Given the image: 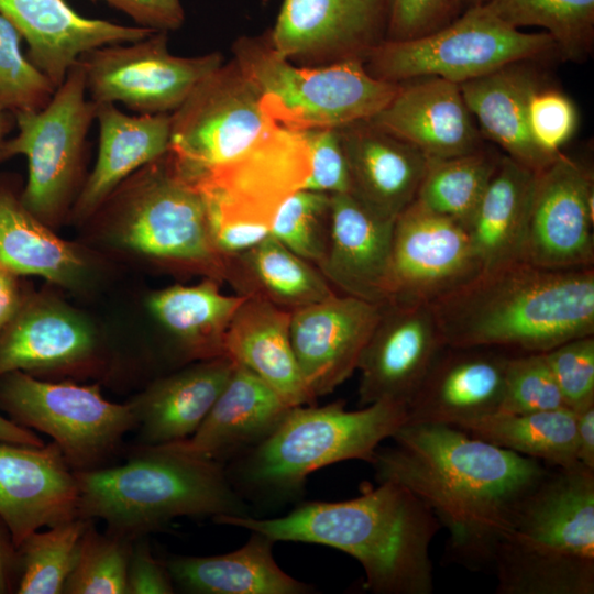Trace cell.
<instances>
[{"instance_id": "obj_10", "label": "cell", "mask_w": 594, "mask_h": 594, "mask_svg": "<svg viewBox=\"0 0 594 594\" xmlns=\"http://www.w3.org/2000/svg\"><path fill=\"white\" fill-rule=\"evenodd\" d=\"M556 47L548 33L522 32L476 4L435 32L384 40L369 53L364 66L373 77L395 84L420 77L461 84Z\"/></svg>"}, {"instance_id": "obj_48", "label": "cell", "mask_w": 594, "mask_h": 594, "mask_svg": "<svg viewBox=\"0 0 594 594\" xmlns=\"http://www.w3.org/2000/svg\"><path fill=\"white\" fill-rule=\"evenodd\" d=\"M175 586L165 562L152 553L145 536L135 538L128 565L125 594H172Z\"/></svg>"}, {"instance_id": "obj_49", "label": "cell", "mask_w": 594, "mask_h": 594, "mask_svg": "<svg viewBox=\"0 0 594 594\" xmlns=\"http://www.w3.org/2000/svg\"><path fill=\"white\" fill-rule=\"evenodd\" d=\"M102 1L128 15L135 25L155 32L176 31L186 20L180 0H91Z\"/></svg>"}, {"instance_id": "obj_29", "label": "cell", "mask_w": 594, "mask_h": 594, "mask_svg": "<svg viewBox=\"0 0 594 594\" xmlns=\"http://www.w3.org/2000/svg\"><path fill=\"white\" fill-rule=\"evenodd\" d=\"M224 354L289 406L314 404L290 339V311L264 299L244 296L228 328Z\"/></svg>"}, {"instance_id": "obj_6", "label": "cell", "mask_w": 594, "mask_h": 594, "mask_svg": "<svg viewBox=\"0 0 594 594\" xmlns=\"http://www.w3.org/2000/svg\"><path fill=\"white\" fill-rule=\"evenodd\" d=\"M406 421L407 406L387 400L358 410H346L343 402L294 406L262 442L227 463L226 472L246 502L282 503L300 495L319 469L370 462Z\"/></svg>"}, {"instance_id": "obj_41", "label": "cell", "mask_w": 594, "mask_h": 594, "mask_svg": "<svg viewBox=\"0 0 594 594\" xmlns=\"http://www.w3.org/2000/svg\"><path fill=\"white\" fill-rule=\"evenodd\" d=\"M330 230L331 195L302 188L278 207L270 233L318 267L328 251Z\"/></svg>"}, {"instance_id": "obj_43", "label": "cell", "mask_w": 594, "mask_h": 594, "mask_svg": "<svg viewBox=\"0 0 594 594\" xmlns=\"http://www.w3.org/2000/svg\"><path fill=\"white\" fill-rule=\"evenodd\" d=\"M562 407L563 397L544 352L508 355L498 413L527 414Z\"/></svg>"}, {"instance_id": "obj_35", "label": "cell", "mask_w": 594, "mask_h": 594, "mask_svg": "<svg viewBox=\"0 0 594 594\" xmlns=\"http://www.w3.org/2000/svg\"><path fill=\"white\" fill-rule=\"evenodd\" d=\"M0 265L15 275H35L66 288L88 276V264L72 243L31 213L12 189L0 185Z\"/></svg>"}, {"instance_id": "obj_25", "label": "cell", "mask_w": 594, "mask_h": 594, "mask_svg": "<svg viewBox=\"0 0 594 594\" xmlns=\"http://www.w3.org/2000/svg\"><path fill=\"white\" fill-rule=\"evenodd\" d=\"M351 194L377 216L396 218L416 199L429 158L370 120L337 128Z\"/></svg>"}, {"instance_id": "obj_54", "label": "cell", "mask_w": 594, "mask_h": 594, "mask_svg": "<svg viewBox=\"0 0 594 594\" xmlns=\"http://www.w3.org/2000/svg\"><path fill=\"white\" fill-rule=\"evenodd\" d=\"M13 125H15L14 117L8 112L0 111V150L4 141L8 139Z\"/></svg>"}, {"instance_id": "obj_27", "label": "cell", "mask_w": 594, "mask_h": 594, "mask_svg": "<svg viewBox=\"0 0 594 594\" xmlns=\"http://www.w3.org/2000/svg\"><path fill=\"white\" fill-rule=\"evenodd\" d=\"M234 366L228 356L193 362L154 381L129 402L136 418L139 447L165 446L193 436Z\"/></svg>"}, {"instance_id": "obj_30", "label": "cell", "mask_w": 594, "mask_h": 594, "mask_svg": "<svg viewBox=\"0 0 594 594\" xmlns=\"http://www.w3.org/2000/svg\"><path fill=\"white\" fill-rule=\"evenodd\" d=\"M276 541L258 531L239 549L217 556H174L165 561L175 588L189 594H309L314 586L276 562Z\"/></svg>"}, {"instance_id": "obj_9", "label": "cell", "mask_w": 594, "mask_h": 594, "mask_svg": "<svg viewBox=\"0 0 594 594\" xmlns=\"http://www.w3.org/2000/svg\"><path fill=\"white\" fill-rule=\"evenodd\" d=\"M280 125L231 59L199 82L170 114L168 154L177 172L199 187L242 161Z\"/></svg>"}, {"instance_id": "obj_40", "label": "cell", "mask_w": 594, "mask_h": 594, "mask_svg": "<svg viewBox=\"0 0 594 594\" xmlns=\"http://www.w3.org/2000/svg\"><path fill=\"white\" fill-rule=\"evenodd\" d=\"M130 539L86 528L64 594H125Z\"/></svg>"}, {"instance_id": "obj_32", "label": "cell", "mask_w": 594, "mask_h": 594, "mask_svg": "<svg viewBox=\"0 0 594 594\" xmlns=\"http://www.w3.org/2000/svg\"><path fill=\"white\" fill-rule=\"evenodd\" d=\"M520 63L459 84L463 99L482 132L507 156L535 173L546 168L557 155L543 152L528 127V101L540 85Z\"/></svg>"}, {"instance_id": "obj_3", "label": "cell", "mask_w": 594, "mask_h": 594, "mask_svg": "<svg viewBox=\"0 0 594 594\" xmlns=\"http://www.w3.org/2000/svg\"><path fill=\"white\" fill-rule=\"evenodd\" d=\"M430 306L447 345L543 353L594 334V270L522 261L481 272Z\"/></svg>"}, {"instance_id": "obj_37", "label": "cell", "mask_w": 594, "mask_h": 594, "mask_svg": "<svg viewBox=\"0 0 594 594\" xmlns=\"http://www.w3.org/2000/svg\"><path fill=\"white\" fill-rule=\"evenodd\" d=\"M501 157L481 147L459 156L431 158L415 200L465 228Z\"/></svg>"}, {"instance_id": "obj_33", "label": "cell", "mask_w": 594, "mask_h": 594, "mask_svg": "<svg viewBox=\"0 0 594 594\" xmlns=\"http://www.w3.org/2000/svg\"><path fill=\"white\" fill-rule=\"evenodd\" d=\"M219 284L206 277L195 285L155 290L147 298L151 315L186 363L226 356V334L244 296L226 295Z\"/></svg>"}, {"instance_id": "obj_5", "label": "cell", "mask_w": 594, "mask_h": 594, "mask_svg": "<svg viewBox=\"0 0 594 594\" xmlns=\"http://www.w3.org/2000/svg\"><path fill=\"white\" fill-rule=\"evenodd\" d=\"M77 516L134 540L182 517L251 516L226 465L164 446L139 447L124 464L75 472Z\"/></svg>"}, {"instance_id": "obj_1", "label": "cell", "mask_w": 594, "mask_h": 594, "mask_svg": "<svg viewBox=\"0 0 594 594\" xmlns=\"http://www.w3.org/2000/svg\"><path fill=\"white\" fill-rule=\"evenodd\" d=\"M391 439L369 462L376 481L405 486L432 512L458 563L493 566L516 510L549 465L449 425L405 422Z\"/></svg>"}, {"instance_id": "obj_52", "label": "cell", "mask_w": 594, "mask_h": 594, "mask_svg": "<svg viewBox=\"0 0 594 594\" xmlns=\"http://www.w3.org/2000/svg\"><path fill=\"white\" fill-rule=\"evenodd\" d=\"M16 584V547L0 518V594L14 593Z\"/></svg>"}, {"instance_id": "obj_21", "label": "cell", "mask_w": 594, "mask_h": 594, "mask_svg": "<svg viewBox=\"0 0 594 594\" xmlns=\"http://www.w3.org/2000/svg\"><path fill=\"white\" fill-rule=\"evenodd\" d=\"M508 354L446 345L407 406L406 422L461 427L498 413Z\"/></svg>"}, {"instance_id": "obj_38", "label": "cell", "mask_w": 594, "mask_h": 594, "mask_svg": "<svg viewBox=\"0 0 594 594\" xmlns=\"http://www.w3.org/2000/svg\"><path fill=\"white\" fill-rule=\"evenodd\" d=\"M91 521L75 517L29 535L16 547L14 593L62 594Z\"/></svg>"}, {"instance_id": "obj_50", "label": "cell", "mask_w": 594, "mask_h": 594, "mask_svg": "<svg viewBox=\"0 0 594 594\" xmlns=\"http://www.w3.org/2000/svg\"><path fill=\"white\" fill-rule=\"evenodd\" d=\"M575 414L576 460L594 470V404Z\"/></svg>"}, {"instance_id": "obj_45", "label": "cell", "mask_w": 594, "mask_h": 594, "mask_svg": "<svg viewBox=\"0 0 594 594\" xmlns=\"http://www.w3.org/2000/svg\"><path fill=\"white\" fill-rule=\"evenodd\" d=\"M578 111L563 92L536 88L528 101V127L535 143L546 153L558 155L574 134Z\"/></svg>"}, {"instance_id": "obj_51", "label": "cell", "mask_w": 594, "mask_h": 594, "mask_svg": "<svg viewBox=\"0 0 594 594\" xmlns=\"http://www.w3.org/2000/svg\"><path fill=\"white\" fill-rule=\"evenodd\" d=\"M23 300L18 275L0 265V332L16 315Z\"/></svg>"}, {"instance_id": "obj_46", "label": "cell", "mask_w": 594, "mask_h": 594, "mask_svg": "<svg viewBox=\"0 0 594 594\" xmlns=\"http://www.w3.org/2000/svg\"><path fill=\"white\" fill-rule=\"evenodd\" d=\"M310 151V175L304 189L329 195L351 193V180L338 129L304 131Z\"/></svg>"}, {"instance_id": "obj_20", "label": "cell", "mask_w": 594, "mask_h": 594, "mask_svg": "<svg viewBox=\"0 0 594 594\" xmlns=\"http://www.w3.org/2000/svg\"><path fill=\"white\" fill-rule=\"evenodd\" d=\"M0 14L15 28L28 45L26 56L55 88L84 54L155 32L87 18L67 0H0Z\"/></svg>"}, {"instance_id": "obj_8", "label": "cell", "mask_w": 594, "mask_h": 594, "mask_svg": "<svg viewBox=\"0 0 594 594\" xmlns=\"http://www.w3.org/2000/svg\"><path fill=\"white\" fill-rule=\"evenodd\" d=\"M109 198L121 246L226 280L228 262L212 239L205 197L177 172L168 152L135 172Z\"/></svg>"}, {"instance_id": "obj_16", "label": "cell", "mask_w": 594, "mask_h": 594, "mask_svg": "<svg viewBox=\"0 0 594 594\" xmlns=\"http://www.w3.org/2000/svg\"><path fill=\"white\" fill-rule=\"evenodd\" d=\"M430 305L385 302L358 362L361 406H408L446 346Z\"/></svg>"}, {"instance_id": "obj_17", "label": "cell", "mask_w": 594, "mask_h": 594, "mask_svg": "<svg viewBox=\"0 0 594 594\" xmlns=\"http://www.w3.org/2000/svg\"><path fill=\"white\" fill-rule=\"evenodd\" d=\"M593 200L590 172L562 153L536 173L526 261L552 270L592 267Z\"/></svg>"}, {"instance_id": "obj_47", "label": "cell", "mask_w": 594, "mask_h": 594, "mask_svg": "<svg viewBox=\"0 0 594 594\" xmlns=\"http://www.w3.org/2000/svg\"><path fill=\"white\" fill-rule=\"evenodd\" d=\"M460 12L452 0H391L386 40L426 35L449 24Z\"/></svg>"}, {"instance_id": "obj_4", "label": "cell", "mask_w": 594, "mask_h": 594, "mask_svg": "<svg viewBox=\"0 0 594 594\" xmlns=\"http://www.w3.org/2000/svg\"><path fill=\"white\" fill-rule=\"evenodd\" d=\"M498 594L594 593V470L549 466L496 548Z\"/></svg>"}, {"instance_id": "obj_14", "label": "cell", "mask_w": 594, "mask_h": 594, "mask_svg": "<svg viewBox=\"0 0 594 594\" xmlns=\"http://www.w3.org/2000/svg\"><path fill=\"white\" fill-rule=\"evenodd\" d=\"M481 272L469 233L457 220L417 200L396 218L388 301L431 305Z\"/></svg>"}, {"instance_id": "obj_28", "label": "cell", "mask_w": 594, "mask_h": 594, "mask_svg": "<svg viewBox=\"0 0 594 594\" xmlns=\"http://www.w3.org/2000/svg\"><path fill=\"white\" fill-rule=\"evenodd\" d=\"M96 121L97 158L75 201L78 218L98 211L122 183L169 148L170 114H128L114 103H99Z\"/></svg>"}, {"instance_id": "obj_12", "label": "cell", "mask_w": 594, "mask_h": 594, "mask_svg": "<svg viewBox=\"0 0 594 594\" xmlns=\"http://www.w3.org/2000/svg\"><path fill=\"white\" fill-rule=\"evenodd\" d=\"M96 112L77 61L44 108L13 116L16 133L2 144L0 161L16 155L26 158L28 179L20 199L46 224L70 200Z\"/></svg>"}, {"instance_id": "obj_22", "label": "cell", "mask_w": 594, "mask_h": 594, "mask_svg": "<svg viewBox=\"0 0 594 594\" xmlns=\"http://www.w3.org/2000/svg\"><path fill=\"white\" fill-rule=\"evenodd\" d=\"M402 82L392 100L369 119L386 133L418 148L426 157L448 158L481 148L459 84L440 77Z\"/></svg>"}, {"instance_id": "obj_39", "label": "cell", "mask_w": 594, "mask_h": 594, "mask_svg": "<svg viewBox=\"0 0 594 594\" xmlns=\"http://www.w3.org/2000/svg\"><path fill=\"white\" fill-rule=\"evenodd\" d=\"M481 4L515 29H543L570 59H581L592 47L594 0H485Z\"/></svg>"}, {"instance_id": "obj_31", "label": "cell", "mask_w": 594, "mask_h": 594, "mask_svg": "<svg viewBox=\"0 0 594 594\" xmlns=\"http://www.w3.org/2000/svg\"><path fill=\"white\" fill-rule=\"evenodd\" d=\"M536 173L502 156L465 229L482 272L526 261Z\"/></svg>"}, {"instance_id": "obj_34", "label": "cell", "mask_w": 594, "mask_h": 594, "mask_svg": "<svg viewBox=\"0 0 594 594\" xmlns=\"http://www.w3.org/2000/svg\"><path fill=\"white\" fill-rule=\"evenodd\" d=\"M227 262L226 280L239 295L264 299L290 312L337 294L317 266L271 233Z\"/></svg>"}, {"instance_id": "obj_24", "label": "cell", "mask_w": 594, "mask_h": 594, "mask_svg": "<svg viewBox=\"0 0 594 594\" xmlns=\"http://www.w3.org/2000/svg\"><path fill=\"white\" fill-rule=\"evenodd\" d=\"M94 326L76 310L47 298L24 299L0 332V376L11 372H69L97 352Z\"/></svg>"}, {"instance_id": "obj_42", "label": "cell", "mask_w": 594, "mask_h": 594, "mask_svg": "<svg viewBox=\"0 0 594 594\" xmlns=\"http://www.w3.org/2000/svg\"><path fill=\"white\" fill-rule=\"evenodd\" d=\"M22 38L0 14V111L12 116L44 108L56 88L23 54Z\"/></svg>"}, {"instance_id": "obj_18", "label": "cell", "mask_w": 594, "mask_h": 594, "mask_svg": "<svg viewBox=\"0 0 594 594\" xmlns=\"http://www.w3.org/2000/svg\"><path fill=\"white\" fill-rule=\"evenodd\" d=\"M382 305L333 296L290 312V339L304 382L316 398L332 393L356 371Z\"/></svg>"}, {"instance_id": "obj_19", "label": "cell", "mask_w": 594, "mask_h": 594, "mask_svg": "<svg viewBox=\"0 0 594 594\" xmlns=\"http://www.w3.org/2000/svg\"><path fill=\"white\" fill-rule=\"evenodd\" d=\"M78 485L61 450L0 441V518L18 547L29 535L77 516Z\"/></svg>"}, {"instance_id": "obj_2", "label": "cell", "mask_w": 594, "mask_h": 594, "mask_svg": "<svg viewBox=\"0 0 594 594\" xmlns=\"http://www.w3.org/2000/svg\"><path fill=\"white\" fill-rule=\"evenodd\" d=\"M365 486L358 497L305 502L275 518L218 516L217 524L258 531L274 541L327 546L353 557L376 594H431L430 544L440 528L408 488L391 482Z\"/></svg>"}, {"instance_id": "obj_15", "label": "cell", "mask_w": 594, "mask_h": 594, "mask_svg": "<svg viewBox=\"0 0 594 594\" xmlns=\"http://www.w3.org/2000/svg\"><path fill=\"white\" fill-rule=\"evenodd\" d=\"M389 7L391 0H283L270 42L297 65L364 63L386 40Z\"/></svg>"}, {"instance_id": "obj_44", "label": "cell", "mask_w": 594, "mask_h": 594, "mask_svg": "<svg viewBox=\"0 0 594 594\" xmlns=\"http://www.w3.org/2000/svg\"><path fill=\"white\" fill-rule=\"evenodd\" d=\"M565 407L579 411L594 404V337L568 340L544 352Z\"/></svg>"}, {"instance_id": "obj_56", "label": "cell", "mask_w": 594, "mask_h": 594, "mask_svg": "<svg viewBox=\"0 0 594 594\" xmlns=\"http://www.w3.org/2000/svg\"><path fill=\"white\" fill-rule=\"evenodd\" d=\"M262 1L266 2V1H268V0H262Z\"/></svg>"}, {"instance_id": "obj_36", "label": "cell", "mask_w": 594, "mask_h": 594, "mask_svg": "<svg viewBox=\"0 0 594 594\" xmlns=\"http://www.w3.org/2000/svg\"><path fill=\"white\" fill-rule=\"evenodd\" d=\"M575 421V411L562 407L527 414L495 413L459 428L549 466L565 468L578 463Z\"/></svg>"}, {"instance_id": "obj_23", "label": "cell", "mask_w": 594, "mask_h": 594, "mask_svg": "<svg viewBox=\"0 0 594 594\" xmlns=\"http://www.w3.org/2000/svg\"><path fill=\"white\" fill-rule=\"evenodd\" d=\"M394 223L351 193L331 195L330 241L318 268L333 288L377 305L388 301Z\"/></svg>"}, {"instance_id": "obj_26", "label": "cell", "mask_w": 594, "mask_h": 594, "mask_svg": "<svg viewBox=\"0 0 594 594\" xmlns=\"http://www.w3.org/2000/svg\"><path fill=\"white\" fill-rule=\"evenodd\" d=\"M292 407L252 372L235 364L196 432L164 447L226 465L262 442Z\"/></svg>"}, {"instance_id": "obj_11", "label": "cell", "mask_w": 594, "mask_h": 594, "mask_svg": "<svg viewBox=\"0 0 594 594\" xmlns=\"http://www.w3.org/2000/svg\"><path fill=\"white\" fill-rule=\"evenodd\" d=\"M0 411L47 435L74 472L106 466L136 428L132 406L108 400L98 385L45 381L19 371L0 376Z\"/></svg>"}, {"instance_id": "obj_7", "label": "cell", "mask_w": 594, "mask_h": 594, "mask_svg": "<svg viewBox=\"0 0 594 594\" xmlns=\"http://www.w3.org/2000/svg\"><path fill=\"white\" fill-rule=\"evenodd\" d=\"M232 52V59L262 95L265 110L279 124L297 131L369 120L400 87L370 75L362 61L297 65L273 48L268 32L239 37Z\"/></svg>"}, {"instance_id": "obj_13", "label": "cell", "mask_w": 594, "mask_h": 594, "mask_svg": "<svg viewBox=\"0 0 594 594\" xmlns=\"http://www.w3.org/2000/svg\"><path fill=\"white\" fill-rule=\"evenodd\" d=\"M166 32L84 54L88 97L97 105L121 103L136 114H172L207 76L223 63L219 52L178 56Z\"/></svg>"}, {"instance_id": "obj_55", "label": "cell", "mask_w": 594, "mask_h": 594, "mask_svg": "<svg viewBox=\"0 0 594 594\" xmlns=\"http://www.w3.org/2000/svg\"><path fill=\"white\" fill-rule=\"evenodd\" d=\"M453 3L457 6V8L462 11V10H465L470 7H473V6H476V4H481L483 3L485 0H452Z\"/></svg>"}, {"instance_id": "obj_53", "label": "cell", "mask_w": 594, "mask_h": 594, "mask_svg": "<svg viewBox=\"0 0 594 594\" xmlns=\"http://www.w3.org/2000/svg\"><path fill=\"white\" fill-rule=\"evenodd\" d=\"M0 441L24 446L41 447L45 443L35 431L22 427L0 411Z\"/></svg>"}]
</instances>
